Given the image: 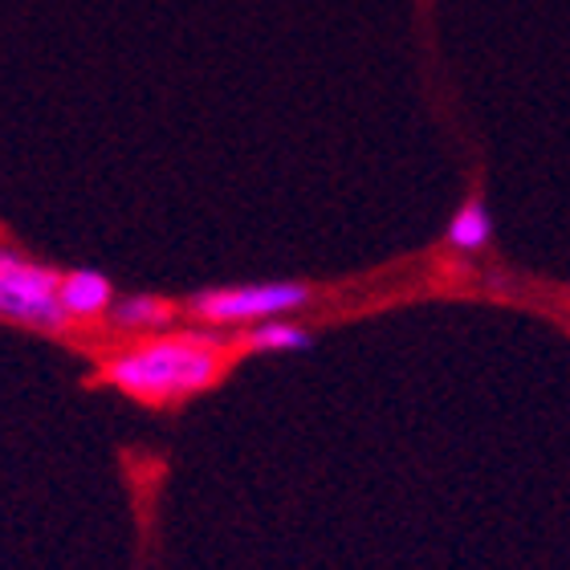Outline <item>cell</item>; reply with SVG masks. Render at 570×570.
Returning a JSON list of instances; mask_svg holds the SVG:
<instances>
[{"mask_svg": "<svg viewBox=\"0 0 570 570\" xmlns=\"http://www.w3.org/2000/svg\"><path fill=\"white\" fill-rule=\"evenodd\" d=\"M225 371V351L213 334H159L107 358L110 387L139 404H176L213 387Z\"/></svg>", "mask_w": 570, "mask_h": 570, "instance_id": "cell-1", "label": "cell"}, {"mask_svg": "<svg viewBox=\"0 0 570 570\" xmlns=\"http://www.w3.org/2000/svg\"><path fill=\"white\" fill-rule=\"evenodd\" d=\"M61 277L49 265H37L12 249H0V314L4 322L41 334L70 331V314L61 306Z\"/></svg>", "mask_w": 570, "mask_h": 570, "instance_id": "cell-2", "label": "cell"}, {"mask_svg": "<svg viewBox=\"0 0 570 570\" xmlns=\"http://www.w3.org/2000/svg\"><path fill=\"white\" fill-rule=\"evenodd\" d=\"M309 302H314V289L302 282H249L191 294L188 314L208 326H253L265 318H289L294 309H306Z\"/></svg>", "mask_w": 570, "mask_h": 570, "instance_id": "cell-3", "label": "cell"}, {"mask_svg": "<svg viewBox=\"0 0 570 570\" xmlns=\"http://www.w3.org/2000/svg\"><path fill=\"white\" fill-rule=\"evenodd\" d=\"M61 306H66V314L73 322L102 318L115 306V285L98 269H70V274L61 277Z\"/></svg>", "mask_w": 570, "mask_h": 570, "instance_id": "cell-4", "label": "cell"}, {"mask_svg": "<svg viewBox=\"0 0 570 570\" xmlns=\"http://www.w3.org/2000/svg\"><path fill=\"white\" fill-rule=\"evenodd\" d=\"M444 240H449L456 253H485L489 249V240H493V216H489L481 196H469V200L452 213L449 228H444Z\"/></svg>", "mask_w": 570, "mask_h": 570, "instance_id": "cell-5", "label": "cell"}, {"mask_svg": "<svg viewBox=\"0 0 570 570\" xmlns=\"http://www.w3.org/2000/svg\"><path fill=\"white\" fill-rule=\"evenodd\" d=\"M245 346L257 351V355H289V351H309L314 334L289 318H265L253 322L249 331H245Z\"/></svg>", "mask_w": 570, "mask_h": 570, "instance_id": "cell-6", "label": "cell"}, {"mask_svg": "<svg viewBox=\"0 0 570 570\" xmlns=\"http://www.w3.org/2000/svg\"><path fill=\"white\" fill-rule=\"evenodd\" d=\"M167 322H171V306L164 297L131 294L110 306V326H119V331H159Z\"/></svg>", "mask_w": 570, "mask_h": 570, "instance_id": "cell-7", "label": "cell"}]
</instances>
